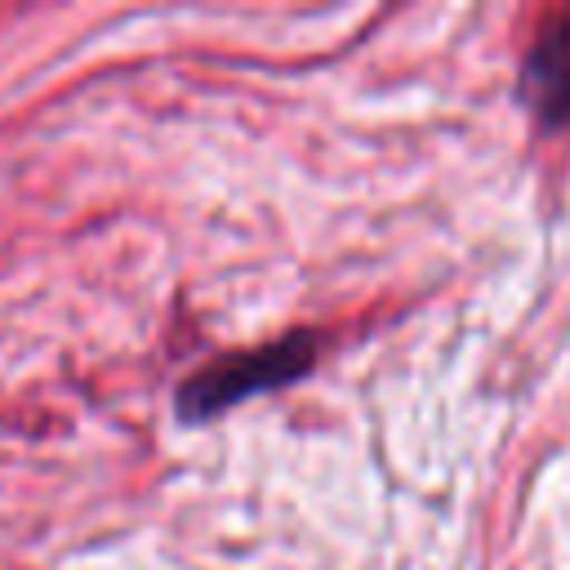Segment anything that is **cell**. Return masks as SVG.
Wrapping results in <instances>:
<instances>
[{
    "instance_id": "obj_2",
    "label": "cell",
    "mask_w": 570,
    "mask_h": 570,
    "mask_svg": "<svg viewBox=\"0 0 570 570\" xmlns=\"http://www.w3.org/2000/svg\"><path fill=\"white\" fill-rule=\"evenodd\" d=\"M525 98L548 125L570 120V9L539 31L525 58Z\"/></svg>"
},
{
    "instance_id": "obj_1",
    "label": "cell",
    "mask_w": 570,
    "mask_h": 570,
    "mask_svg": "<svg viewBox=\"0 0 570 570\" xmlns=\"http://www.w3.org/2000/svg\"><path fill=\"white\" fill-rule=\"evenodd\" d=\"M312 338L307 334H294V338H281V343H267V347H254V352H236V356H223L205 370H196L183 387H178V414L183 419H214L223 414L227 405L254 396V392H267V387H281L289 379H298L307 365H312Z\"/></svg>"
}]
</instances>
